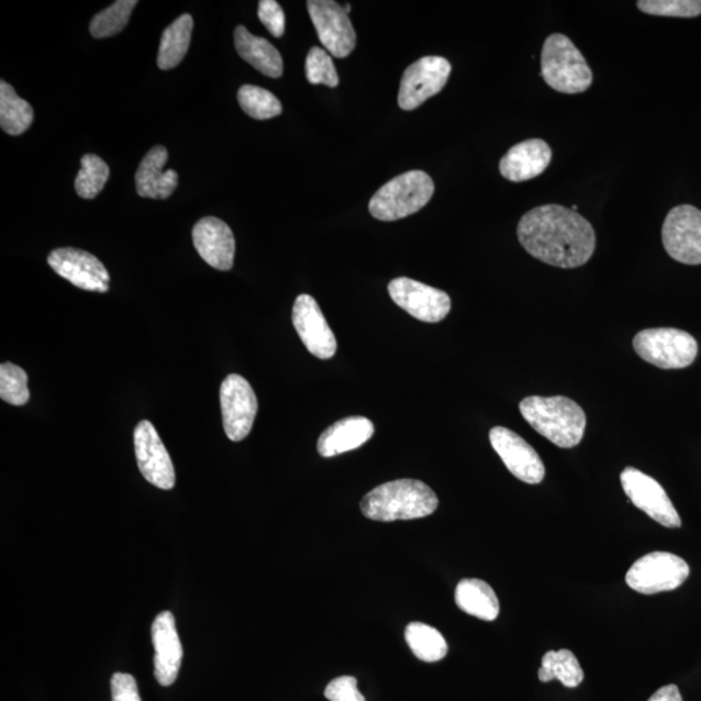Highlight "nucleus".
<instances>
[{
	"label": "nucleus",
	"mask_w": 701,
	"mask_h": 701,
	"mask_svg": "<svg viewBox=\"0 0 701 701\" xmlns=\"http://www.w3.org/2000/svg\"><path fill=\"white\" fill-rule=\"evenodd\" d=\"M518 237L528 255L563 269L585 266L597 247V234L589 221L559 204L526 212L520 220Z\"/></svg>",
	"instance_id": "1"
},
{
	"label": "nucleus",
	"mask_w": 701,
	"mask_h": 701,
	"mask_svg": "<svg viewBox=\"0 0 701 701\" xmlns=\"http://www.w3.org/2000/svg\"><path fill=\"white\" fill-rule=\"evenodd\" d=\"M435 492L418 479H398L377 486L361 500V512L374 521L391 522L431 516L438 508Z\"/></svg>",
	"instance_id": "2"
},
{
	"label": "nucleus",
	"mask_w": 701,
	"mask_h": 701,
	"mask_svg": "<svg viewBox=\"0 0 701 701\" xmlns=\"http://www.w3.org/2000/svg\"><path fill=\"white\" fill-rule=\"evenodd\" d=\"M522 418L536 433L560 448H574L586 431V414L567 397H528L520 403Z\"/></svg>",
	"instance_id": "3"
},
{
	"label": "nucleus",
	"mask_w": 701,
	"mask_h": 701,
	"mask_svg": "<svg viewBox=\"0 0 701 701\" xmlns=\"http://www.w3.org/2000/svg\"><path fill=\"white\" fill-rule=\"evenodd\" d=\"M542 76L550 89L579 94L590 88L592 70L574 42L556 33L547 37L541 54Z\"/></svg>",
	"instance_id": "4"
},
{
	"label": "nucleus",
	"mask_w": 701,
	"mask_h": 701,
	"mask_svg": "<svg viewBox=\"0 0 701 701\" xmlns=\"http://www.w3.org/2000/svg\"><path fill=\"white\" fill-rule=\"evenodd\" d=\"M435 186L422 170H410L383 185L369 202L371 216L381 221H397L411 216L431 202Z\"/></svg>",
	"instance_id": "5"
},
{
	"label": "nucleus",
	"mask_w": 701,
	"mask_h": 701,
	"mask_svg": "<svg viewBox=\"0 0 701 701\" xmlns=\"http://www.w3.org/2000/svg\"><path fill=\"white\" fill-rule=\"evenodd\" d=\"M635 353L661 369L690 367L698 356V342L688 332L674 327L646 329L635 335Z\"/></svg>",
	"instance_id": "6"
},
{
	"label": "nucleus",
	"mask_w": 701,
	"mask_h": 701,
	"mask_svg": "<svg viewBox=\"0 0 701 701\" xmlns=\"http://www.w3.org/2000/svg\"><path fill=\"white\" fill-rule=\"evenodd\" d=\"M689 576V565L681 557L657 550L633 564L627 571L626 583L643 596H654L678 589Z\"/></svg>",
	"instance_id": "7"
},
{
	"label": "nucleus",
	"mask_w": 701,
	"mask_h": 701,
	"mask_svg": "<svg viewBox=\"0 0 701 701\" xmlns=\"http://www.w3.org/2000/svg\"><path fill=\"white\" fill-rule=\"evenodd\" d=\"M663 245L671 259L700 266L701 211L690 204L675 207L664 221Z\"/></svg>",
	"instance_id": "8"
},
{
	"label": "nucleus",
	"mask_w": 701,
	"mask_h": 701,
	"mask_svg": "<svg viewBox=\"0 0 701 701\" xmlns=\"http://www.w3.org/2000/svg\"><path fill=\"white\" fill-rule=\"evenodd\" d=\"M450 64L442 56H425L408 67L400 81L398 103L404 111L416 110L429 98L445 88L450 75Z\"/></svg>",
	"instance_id": "9"
},
{
	"label": "nucleus",
	"mask_w": 701,
	"mask_h": 701,
	"mask_svg": "<svg viewBox=\"0 0 701 701\" xmlns=\"http://www.w3.org/2000/svg\"><path fill=\"white\" fill-rule=\"evenodd\" d=\"M220 403L227 438L233 442L247 438L257 414L253 386L240 375H229L221 383Z\"/></svg>",
	"instance_id": "10"
},
{
	"label": "nucleus",
	"mask_w": 701,
	"mask_h": 701,
	"mask_svg": "<svg viewBox=\"0 0 701 701\" xmlns=\"http://www.w3.org/2000/svg\"><path fill=\"white\" fill-rule=\"evenodd\" d=\"M620 478L622 489L636 508L665 527H681V518L668 493L656 479L633 467L622 471Z\"/></svg>",
	"instance_id": "11"
},
{
	"label": "nucleus",
	"mask_w": 701,
	"mask_h": 701,
	"mask_svg": "<svg viewBox=\"0 0 701 701\" xmlns=\"http://www.w3.org/2000/svg\"><path fill=\"white\" fill-rule=\"evenodd\" d=\"M307 9L319 38L329 53L345 59L354 52L356 33L343 5L333 0H310Z\"/></svg>",
	"instance_id": "12"
},
{
	"label": "nucleus",
	"mask_w": 701,
	"mask_h": 701,
	"mask_svg": "<svg viewBox=\"0 0 701 701\" xmlns=\"http://www.w3.org/2000/svg\"><path fill=\"white\" fill-rule=\"evenodd\" d=\"M389 294L400 309L424 323H439L450 311L447 292L400 277L389 285Z\"/></svg>",
	"instance_id": "13"
},
{
	"label": "nucleus",
	"mask_w": 701,
	"mask_h": 701,
	"mask_svg": "<svg viewBox=\"0 0 701 701\" xmlns=\"http://www.w3.org/2000/svg\"><path fill=\"white\" fill-rule=\"evenodd\" d=\"M134 450L140 471L147 482L162 490L175 488L174 463L152 422L141 421L134 429Z\"/></svg>",
	"instance_id": "14"
},
{
	"label": "nucleus",
	"mask_w": 701,
	"mask_h": 701,
	"mask_svg": "<svg viewBox=\"0 0 701 701\" xmlns=\"http://www.w3.org/2000/svg\"><path fill=\"white\" fill-rule=\"evenodd\" d=\"M57 276L86 291L107 292L111 277L97 256L78 248H56L47 257Z\"/></svg>",
	"instance_id": "15"
},
{
	"label": "nucleus",
	"mask_w": 701,
	"mask_h": 701,
	"mask_svg": "<svg viewBox=\"0 0 701 701\" xmlns=\"http://www.w3.org/2000/svg\"><path fill=\"white\" fill-rule=\"evenodd\" d=\"M490 443L503 460L508 470L528 485H538L545 479L546 468L541 456L528 443L510 429H491Z\"/></svg>",
	"instance_id": "16"
},
{
	"label": "nucleus",
	"mask_w": 701,
	"mask_h": 701,
	"mask_svg": "<svg viewBox=\"0 0 701 701\" xmlns=\"http://www.w3.org/2000/svg\"><path fill=\"white\" fill-rule=\"evenodd\" d=\"M292 324L307 349L327 360L337 353V340L326 323L323 311L311 296H299L292 309Z\"/></svg>",
	"instance_id": "17"
},
{
	"label": "nucleus",
	"mask_w": 701,
	"mask_h": 701,
	"mask_svg": "<svg viewBox=\"0 0 701 701\" xmlns=\"http://www.w3.org/2000/svg\"><path fill=\"white\" fill-rule=\"evenodd\" d=\"M153 645L155 649L154 675L162 686H171L180 674L183 649L176 628L174 613L157 614L152 627Z\"/></svg>",
	"instance_id": "18"
},
{
	"label": "nucleus",
	"mask_w": 701,
	"mask_h": 701,
	"mask_svg": "<svg viewBox=\"0 0 701 701\" xmlns=\"http://www.w3.org/2000/svg\"><path fill=\"white\" fill-rule=\"evenodd\" d=\"M192 242L202 259L214 269L231 270L234 264L235 238L232 229L218 218L199 220L192 229Z\"/></svg>",
	"instance_id": "19"
},
{
	"label": "nucleus",
	"mask_w": 701,
	"mask_h": 701,
	"mask_svg": "<svg viewBox=\"0 0 701 701\" xmlns=\"http://www.w3.org/2000/svg\"><path fill=\"white\" fill-rule=\"evenodd\" d=\"M553 160V149L543 140L534 138L518 143L508 149L499 164L500 175L511 182L533 180L545 171Z\"/></svg>",
	"instance_id": "20"
},
{
	"label": "nucleus",
	"mask_w": 701,
	"mask_h": 701,
	"mask_svg": "<svg viewBox=\"0 0 701 701\" xmlns=\"http://www.w3.org/2000/svg\"><path fill=\"white\" fill-rule=\"evenodd\" d=\"M168 160L166 147L156 146L147 153L135 174L138 196L149 199H167L177 188L178 175L175 170H164Z\"/></svg>",
	"instance_id": "21"
},
{
	"label": "nucleus",
	"mask_w": 701,
	"mask_h": 701,
	"mask_svg": "<svg viewBox=\"0 0 701 701\" xmlns=\"http://www.w3.org/2000/svg\"><path fill=\"white\" fill-rule=\"evenodd\" d=\"M374 434V422L367 418L343 419L321 434L318 442V450L323 457L345 454L348 450L360 448Z\"/></svg>",
	"instance_id": "22"
},
{
	"label": "nucleus",
	"mask_w": 701,
	"mask_h": 701,
	"mask_svg": "<svg viewBox=\"0 0 701 701\" xmlns=\"http://www.w3.org/2000/svg\"><path fill=\"white\" fill-rule=\"evenodd\" d=\"M235 49L243 60L270 78L283 74L282 56L269 41L249 33L245 26H237L234 32Z\"/></svg>",
	"instance_id": "23"
},
{
	"label": "nucleus",
	"mask_w": 701,
	"mask_h": 701,
	"mask_svg": "<svg viewBox=\"0 0 701 701\" xmlns=\"http://www.w3.org/2000/svg\"><path fill=\"white\" fill-rule=\"evenodd\" d=\"M455 602L465 613L479 620H497L500 612L496 591L481 579H461L455 591Z\"/></svg>",
	"instance_id": "24"
},
{
	"label": "nucleus",
	"mask_w": 701,
	"mask_h": 701,
	"mask_svg": "<svg viewBox=\"0 0 701 701\" xmlns=\"http://www.w3.org/2000/svg\"><path fill=\"white\" fill-rule=\"evenodd\" d=\"M192 29L194 20L189 13H185L164 31L157 55V66L160 69L176 68L183 60L190 47Z\"/></svg>",
	"instance_id": "25"
},
{
	"label": "nucleus",
	"mask_w": 701,
	"mask_h": 701,
	"mask_svg": "<svg viewBox=\"0 0 701 701\" xmlns=\"http://www.w3.org/2000/svg\"><path fill=\"white\" fill-rule=\"evenodd\" d=\"M541 682L560 681L565 688L576 689L583 682L585 674L581 664L569 649L548 650L543 656L538 671Z\"/></svg>",
	"instance_id": "26"
},
{
	"label": "nucleus",
	"mask_w": 701,
	"mask_h": 701,
	"mask_svg": "<svg viewBox=\"0 0 701 701\" xmlns=\"http://www.w3.org/2000/svg\"><path fill=\"white\" fill-rule=\"evenodd\" d=\"M34 111L10 84L0 82V126L10 135H20L32 125Z\"/></svg>",
	"instance_id": "27"
},
{
	"label": "nucleus",
	"mask_w": 701,
	"mask_h": 701,
	"mask_svg": "<svg viewBox=\"0 0 701 701\" xmlns=\"http://www.w3.org/2000/svg\"><path fill=\"white\" fill-rule=\"evenodd\" d=\"M404 636L408 647L421 661H441L448 653L447 642L443 635L422 622H411L405 627Z\"/></svg>",
	"instance_id": "28"
},
{
	"label": "nucleus",
	"mask_w": 701,
	"mask_h": 701,
	"mask_svg": "<svg viewBox=\"0 0 701 701\" xmlns=\"http://www.w3.org/2000/svg\"><path fill=\"white\" fill-rule=\"evenodd\" d=\"M238 102L243 112L256 120H269L280 116L282 113L280 100L259 86H242L238 91Z\"/></svg>",
	"instance_id": "29"
},
{
	"label": "nucleus",
	"mask_w": 701,
	"mask_h": 701,
	"mask_svg": "<svg viewBox=\"0 0 701 701\" xmlns=\"http://www.w3.org/2000/svg\"><path fill=\"white\" fill-rule=\"evenodd\" d=\"M137 4V0H118L109 9L98 13L90 24L92 37L109 38L123 32Z\"/></svg>",
	"instance_id": "30"
},
{
	"label": "nucleus",
	"mask_w": 701,
	"mask_h": 701,
	"mask_svg": "<svg viewBox=\"0 0 701 701\" xmlns=\"http://www.w3.org/2000/svg\"><path fill=\"white\" fill-rule=\"evenodd\" d=\"M109 178L110 167L102 157L85 155L75 182L77 194L84 199H94L99 192H102Z\"/></svg>",
	"instance_id": "31"
},
{
	"label": "nucleus",
	"mask_w": 701,
	"mask_h": 701,
	"mask_svg": "<svg viewBox=\"0 0 701 701\" xmlns=\"http://www.w3.org/2000/svg\"><path fill=\"white\" fill-rule=\"evenodd\" d=\"M0 398L12 405H24L31 399L27 375L23 368L12 363L0 365Z\"/></svg>",
	"instance_id": "32"
},
{
	"label": "nucleus",
	"mask_w": 701,
	"mask_h": 701,
	"mask_svg": "<svg viewBox=\"0 0 701 701\" xmlns=\"http://www.w3.org/2000/svg\"><path fill=\"white\" fill-rule=\"evenodd\" d=\"M636 4L653 16L692 19L701 14V0H639Z\"/></svg>",
	"instance_id": "33"
},
{
	"label": "nucleus",
	"mask_w": 701,
	"mask_h": 701,
	"mask_svg": "<svg viewBox=\"0 0 701 701\" xmlns=\"http://www.w3.org/2000/svg\"><path fill=\"white\" fill-rule=\"evenodd\" d=\"M307 80L312 85L323 84L329 88H337L340 77L333 59L325 49L312 47L305 59Z\"/></svg>",
	"instance_id": "34"
},
{
	"label": "nucleus",
	"mask_w": 701,
	"mask_h": 701,
	"mask_svg": "<svg viewBox=\"0 0 701 701\" xmlns=\"http://www.w3.org/2000/svg\"><path fill=\"white\" fill-rule=\"evenodd\" d=\"M259 19L271 35L281 38L286 29V18L281 5L275 0H262L259 3Z\"/></svg>",
	"instance_id": "35"
},
{
	"label": "nucleus",
	"mask_w": 701,
	"mask_h": 701,
	"mask_svg": "<svg viewBox=\"0 0 701 701\" xmlns=\"http://www.w3.org/2000/svg\"><path fill=\"white\" fill-rule=\"evenodd\" d=\"M325 698L329 701H365L361 692L357 690L355 677H340L327 685Z\"/></svg>",
	"instance_id": "36"
},
{
	"label": "nucleus",
	"mask_w": 701,
	"mask_h": 701,
	"mask_svg": "<svg viewBox=\"0 0 701 701\" xmlns=\"http://www.w3.org/2000/svg\"><path fill=\"white\" fill-rule=\"evenodd\" d=\"M112 701H142L132 675L114 674L111 679Z\"/></svg>",
	"instance_id": "37"
},
{
	"label": "nucleus",
	"mask_w": 701,
	"mask_h": 701,
	"mask_svg": "<svg viewBox=\"0 0 701 701\" xmlns=\"http://www.w3.org/2000/svg\"><path fill=\"white\" fill-rule=\"evenodd\" d=\"M647 701H683L681 692L676 685L664 686L657 690Z\"/></svg>",
	"instance_id": "38"
},
{
	"label": "nucleus",
	"mask_w": 701,
	"mask_h": 701,
	"mask_svg": "<svg viewBox=\"0 0 701 701\" xmlns=\"http://www.w3.org/2000/svg\"><path fill=\"white\" fill-rule=\"evenodd\" d=\"M343 9H345V11H346L347 13H349V12H350V5H349V4H346L345 7H343Z\"/></svg>",
	"instance_id": "39"
}]
</instances>
